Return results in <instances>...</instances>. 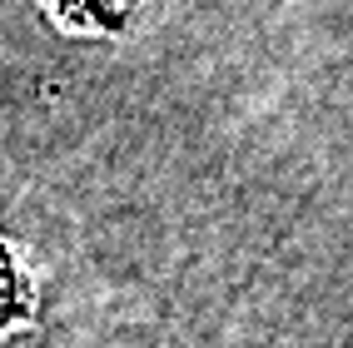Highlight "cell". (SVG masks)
Returning <instances> with one entry per match:
<instances>
[{"mask_svg":"<svg viewBox=\"0 0 353 348\" xmlns=\"http://www.w3.org/2000/svg\"><path fill=\"white\" fill-rule=\"evenodd\" d=\"M20 318H30V284H26V274H20L15 254L0 244V334L15 329Z\"/></svg>","mask_w":353,"mask_h":348,"instance_id":"6da1fadb","label":"cell"},{"mask_svg":"<svg viewBox=\"0 0 353 348\" xmlns=\"http://www.w3.org/2000/svg\"><path fill=\"white\" fill-rule=\"evenodd\" d=\"M55 6L65 10V20H75V25H90V30H120L134 0H55Z\"/></svg>","mask_w":353,"mask_h":348,"instance_id":"7a4b0ae2","label":"cell"}]
</instances>
